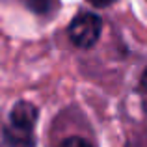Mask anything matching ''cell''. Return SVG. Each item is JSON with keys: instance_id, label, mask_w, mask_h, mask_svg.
I'll use <instances>...</instances> for the list:
<instances>
[{"instance_id": "cell-1", "label": "cell", "mask_w": 147, "mask_h": 147, "mask_svg": "<svg viewBox=\"0 0 147 147\" xmlns=\"http://www.w3.org/2000/svg\"><path fill=\"white\" fill-rule=\"evenodd\" d=\"M37 121V108L32 102L19 100L11 108L6 125V142L9 147H34V127Z\"/></svg>"}, {"instance_id": "cell-2", "label": "cell", "mask_w": 147, "mask_h": 147, "mask_svg": "<svg viewBox=\"0 0 147 147\" xmlns=\"http://www.w3.org/2000/svg\"><path fill=\"white\" fill-rule=\"evenodd\" d=\"M100 30H102V21H100L99 15L90 13V11H82L69 22L67 34H69V39L76 47L90 49L99 41Z\"/></svg>"}, {"instance_id": "cell-3", "label": "cell", "mask_w": 147, "mask_h": 147, "mask_svg": "<svg viewBox=\"0 0 147 147\" xmlns=\"http://www.w3.org/2000/svg\"><path fill=\"white\" fill-rule=\"evenodd\" d=\"M26 7H30L36 13H43L49 9V0H24Z\"/></svg>"}, {"instance_id": "cell-4", "label": "cell", "mask_w": 147, "mask_h": 147, "mask_svg": "<svg viewBox=\"0 0 147 147\" xmlns=\"http://www.w3.org/2000/svg\"><path fill=\"white\" fill-rule=\"evenodd\" d=\"M60 147H91V145H90V142H86L84 138L71 136V138H67V140L61 142Z\"/></svg>"}, {"instance_id": "cell-5", "label": "cell", "mask_w": 147, "mask_h": 147, "mask_svg": "<svg viewBox=\"0 0 147 147\" xmlns=\"http://www.w3.org/2000/svg\"><path fill=\"white\" fill-rule=\"evenodd\" d=\"M140 97H142V100H144V104L147 108V71L144 73V76L140 80Z\"/></svg>"}, {"instance_id": "cell-6", "label": "cell", "mask_w": 147, "mask_h": 147, "mask_svg": "<svg viewBox=\"0 0 147 147\" xmlns=\"http://www.w3.org/2000/svg\"><path fill=\"white\" fill-rule=\"evenodd\" d=\"M88 2L93 4V6H97V7H106V6H112L115 0H88Z\"/></svg>"}]
</instances>
